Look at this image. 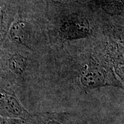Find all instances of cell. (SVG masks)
<instances>
[{
  "instance_id": "6",
  "label": "cell",
  "mask_w": 124,
  "mask_h": 124,
  "mask_svg": "<svg viewBox=\"0 0 124 124\" xmlns=\"http://www.w3.org/2000/svg\"><path fill=\"white\" fill-rule=\"evenodd\" d=\"M25 124H27V122H25Z\"/></svg>"
},
{
  "instance_id": "4",
  "label": "cell",
  "mask_w": 124,
  "mask_h": 124,
  "mask_svg": "<svg viewBox=\"0 0 124 124\" xmlns=\"http://www.w3.org/2000/svg\"><path fill=\"white\" fill-rule=\"evenodd\" d=\"M27 67V59L20 55H14L9 60V67L12 72L17 75H23L25 72Z\"/></svg>"
},
{
  "instance_id": "2",
  "label": "cell",
  "mask_w": 124,
  "mask_h": 124,
  "mask_svg": "<svg viewBox=\"0 0 124 124\" xmlns=\"http://www.w3.org/2000/svg\"><path fill=\"white\" fill-rule=\"evenodd\" d=\"M62 35L66 39L74 40L86 37L90 33V24L86 18L78 15L67 18L62 27Z\"/></svg>"
},
{
  "instance_id": "1",
  "label": "cell",
  "mask_w": 124,
  "mask_h": 124,
  "mask_svg": "<svg viewBox=\"0 0 124 124\" xmlns=\"http://www.w3.org/2000/svg\"><path fill=\"white\" fill-rule=\"evenodd\" d=\"M25 121L27 124H89L82 116L69 112L40 113Z\"/></svg>"
},
{
  "instance_id": "3",
  "label": "cell",
  "mask_w": 124,
  "mask_h": 124,
  "mask_svg": "<svg viewBox=\"0 0 124 124\" xmlns=\"http://www.w3.org/2000/svg\"><path fill=\"white\" fill-rule=\"evenodd\" d=\"M10 35L13 40L21 44H25L28 38V31L25 24L18 22L13 24L10 31Z\"/></svg>"
},
{
  "instance_id": "5",
  "label": "cell",
  "mask_w": 124,
  "mask_h": 124,
  "mask_svg": "<svg viewBox=\"0 0 124 124\" xmlns=\"http://www.w3.org/2000/svg\"><path fill=\"white\" fill-rule=\"evenodd\" d=\"M1 23H2V19H1V18H0V29H1Z\"/></svg>"
}]
</instances>
